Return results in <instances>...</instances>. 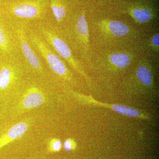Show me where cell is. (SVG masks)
Segmentation results:
<instances>
[{"label":"cell","mask_w":159,"mask_h":159,"mask_svg":"<svg viewBox=\"0 0 159 159\" xmlns=\"http://www.w3.org/2000/svg\"><path fill=\"white\" fill-rule=\"evenodd\" d=\"M61 147L62 145L60 140L54 139H51L49 142L48 149L51 152H57L61 149Z\"/></svg>","instance_id":"cell-16"},{"label":"cell","mask_w":159,"mask_h":159,"mask_svg":"<svg viewBox=\"0 0 159 159\" xmlns=\"http://www.w3.org/2000/svg\"><path fill=\"white\" fill-rule=\"evenodd\" d=\"M50 8L54 18V24L62 29L68 23L67 5L64 0H50Z\"/></svg>","instance_id":"cell-11"},{"label":"cell","mask_w":159,"mask_h":159,"mask_svg":"<svg viewBox=\"0 0 159 159\" xmlns=\"http://www.w3.org/2000/svg\"><path fill=\"white\" fill-rule=\"evenodd\" d=\"M28 129V123L25 122H19L13 125L0 138V149L21 137L27 131Z\"/></svg>","instance_id":"cell-13"},{"label":"cell","mask_w":159,"mask_h":159,"mask_svg":"<svg viewBox=\"0 0 159 159\" xmlns=\"http://www.w3.org/2000/svg\"><path fill=\"white\" fill-rule=\"evenodd\" d=\"M133 59V55L129 52L117 51L106 54L99 61L102 65L108 70L119 72L128 67Z\"/></svg>","instance_id":"cell-9"},{"label":"cell","mask_w":159,"mask_h":159,"mask_svg":"<svg viewBox=\"0 0 159 159\" xmlns=\"http://www.w3.org/2000/svg\"><path fill=\"white\" fill-rule=\"evenodd\" d=\"M148 45L152 51L156 53H159V34L158 32L152 35L148 40Z\"/></svg>","instance_id":"cell-15"},{"label":"cell","mask_w":159,"mask_h":159,"mask_svg":"<svg viewBox=\"0 0 159 159\" xmlns=\"http://www.w3.org/2000/svg\"><path fill=\"white\" fill-rule=\"evenodd\" d=\"M97 104L108 107L114 111L121 115H125L128 116L136 117V118L138 117V118H142V119L147 118V116L144 115V113L141 112L138 110L126 106L120 105V104H106L101 102V103L97 102Z\"/></svg>","instance_id":"cell-14"},{"label":"cell","mask_w":159,"mask_h":159,"mask_svg":"<svg viewBox=\"0 0 159 159\" xmlns=\"http://www.w3.org/2000/svg\"><path fill=\"white\" fill-rule=\"evenodd\" d=\"M51 48L74 71L88 79L82 66L73 54L72 49L61 29L49 19L31 25Z\"/></svg>","instance_id":"cell-3"},{"label":"cell","mask_w":159,"mask_h":159,"mask_svg":"<svg viewBox=\"0 0 159 159\" xmlns=\"http://www.w3.org/2000/svg\"><path fill=\"white\" fill-rule=\"evenodd\" d=\"M0 52L3 57L20 54L14 26L1 16Z\"/></svg>","instance_id":"cell-8"},{"label":"cell","mask_w":159,"mask_h":159,"mask_svg":"<svg viewBox=\"0 0 159 159\" xmlns=\"http://www.w3.org/2000/svg\"><path fill=\"white\" fill-rule=\"evenodd\" d=\"M126 92L146 93L153 89L154 79L152 66L147 60L139 61L131 74L123 82Z\"/></svg>","instance_id":"cell-7"},{"label":"cell","mask_w":159,"mask_h":159,"mask_svg":"<svg viewBox=\"0 0 159 159\" xmlns=\"http://www.w3.org/2000/svg\"><path fill=\"white\" fill-rule=\"evenodd\" d=\"M29 42L42 58L52 77L72 86L76 85V79L67 66L66 63L56 53L40 34L31 25H28Z\"/></svg>","instance_id":"cell-1"},{"label":"cell","mask_w":159,"mask_h":159,"mask_svg":"<svg viewBox=\"0 0 159 159\" xmlns=\"http://www.w3.org/2000/svg\"><path fill=\"white\" fill-rule=\"evenodd\" d=\"M72 50L85 54L89 47L88 24L84 11L71 18L61 29Z\"/></svg>","instance_id":"cell-6"},{"label":"cell","mask_w":159,"mask_h":159,"mask_svg":"<svg viewBox=\"0 0 159 159\" xmlns=\"http://www.w3.org/2000/svg\"><path fill=\"white\" fill-rule=\"evenodd\" d=\"M3 17L11 25H33L49 20L50 0H10L4 5Z\"/></svg>","instance_id":"cell-2"},{"label":"cell","mask_w":159,"mask_h":159,"mask_svg":"<svg viewBox=\"0 0 159 159\" xmlns=\"http://www.w3.org/2000/svg\"><path fill=\"white\" fill-rule=\"evenodd\" d=\"M128 12L134 21L141 25L149 22L155 17L152 9L145 5H133L129 8Z\"/></svg>","instance_id":"cell-12"},{"label":"cell","mask_w":159,"mask_h":159,"mask_svg":"<svg viewBox=\"0 0 159 159\" xmlns=\"http://www.w3.org/2000/svg\"><path fill=\"white\" fill-rule=\"evenodd\" d=\"M3 56H0V61H1V59H2V57Z\"/></svg>","instance_id":"cell-18"},{"label":"cell","mask_w":159,"mask_h":159,"mask_svg":"<svg viewBox=\"0 0 159 159\" xmlns=\"http://www.w3.org/2000/svg\"><path fill=\"white\" fill-rule=\"evenodd\" d=\"M27 24L14 25L19 47L20 54L31 75L42 78L52 77L45 64L29 42L27 32Z\"/></svg>","instance_id":"cell-5"},{"label":"cell","mask_w":159,"mask_h":159,"mask_svg":"<svg viewBox=\"0 0 159 159\" xmlns=\"http://www.w3.org/2000/svg\"><path fill=\"white\" fill-rule=\"evenodd\" d=\"M30 74L20 54L2 57L0 61V92L17 93Z\"/></svg>","instance_id":"cell-4"},{"label":"cell","mask_w":159,"mask_h":159,"mask_svg":"<svg viewBox=\"0 0 159 159\" xmlns=\"http://www.w3.org/2000/svg\"><path fill=\"white\" fill-rule=\"evenodd\" d=\"M97 26L101 34L108 38L121 39L131 33L130 27L120 21L103 19L99 21Z\"/></svg>","instance_id":"cell-10"},{"label":"cell","mask_w":159,"mask_h":159,"mask_svg":"<svg viewBox=\"0 0 159 159\" xmlns=\"http://www.w3.org/2000/svg\"><path fill=\"white\" fill-rule=\"evenodd\" d=\"M63 147L66 151L74 150L77 147V143L73 139H67L64 142Z\"/></svg>","instance_id":"cell-17"}]
</instances>
